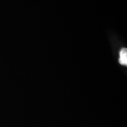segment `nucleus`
<instances>
[{
	"mask_svg": "<svg viewBox=\"0 0 127 127\" xmlns=\"http://www.w3.org/2000/svg\"><path fill=\"white\" fill-rule=\"evenodd\" d=\"M119 62L121 64L124 65H127V50L126 48H123L120 52V59Z\"/></svg>",
	"mask_w": 127,
	"mask_h": 127,
	"instance_id": "f257e3e1",
	"label": "nucleus"
}]
</instances>
